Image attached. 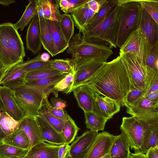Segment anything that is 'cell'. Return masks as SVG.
Listing matches in <instances>:
<instances>
[{
  "label": "cell",
  "mask_w": 158,
  "mask_h": 158,
  "mask_svg": "<svg viewBox=\"0 0 158 158\" xmlns=\"http://www.w3.org/2000/svg\"><path fill=\"white\" fill-rule=\"evenodd\" d=\"M38 0V6L37 14L40 20L45 19L44 15V11L43 6L42 0Z\"/></svg>",
  "instance_id": "obj_54"
},
{
  "label": "cell",
  "mask_w": 158,
  "mask_h": 158,
  "mask_svg": "<svg viewBox=\"0 0 158 158\" xmlns=\"http://www.w3.org/2000/svg\"><path fill=\"white\" fill-rule=\"evenodd\" d=\"M146 126L140 120L133 116L123 117L120 127L122 133L131 149L139 151L142 144Z\"/></svg>",
  "instance_id": "obj_10"
},
{
  "label": "cell",
  "mask_w": 158,
  "mask_h": 158,
  "mask_svg": "<svg viewBox=\"0 0 158 158\" xmlns=\"http://www.w3.org/2000/svg\"><path fill=\"white\" fill-rule=\"evenodd\" d=\"M28 150L0 143V158H22L27 154Z\"/></svg>",
  "instance_id": "obj_36"
},
{
  "label": "cell",
  "mask_w": 158,
  "mask_h": 158,
  "mask_svg": "<svg viewBox=\"0 0 158 158\" xmlns=\"http://www.w3.org/2000/svg\"><path fill=\"white\" fill-rule=\"evenodd\" d=\"M23 43L18 30L10 22L0 24V64L3 67L23 62Z\"/></svg>",
  "instance_id": "obj_2"
},
{
  "label": "cell",
  "mask_w": 158,
  "mask_h": 158,
  "mask_svg": "<svg viewBox=\"0 0 158 158\" xmlns=\"http://www.w3.org/2000/svg\"><path fill=\"white\" fill-rule=\"evenodd\" d=\"M39 54L34 58L23 62L21 65L23 70L27 73L52 68L50 64L52 60L48 61H42Z\"/></svg>",
  "instance_id": "obj_34"
},
{
  "label": "cell",
  "mask_w": 158,
  "mask_h": 158,
  "mask_svg": "<svg viewBox=\"0 0 158 158\" xmlns=\"http://www.w3.org/2000/svg\"><path fill=\"white\" fill-rule=\"evenodd\" d=\"M0 125L2 131L6 136L18 128L19 122L14 120L6 111H3L0 115Z\"/></svg>",
  "instance_id": "obj_38"
},
{
  "label": "cell",
  "mask_w": 158,
  "mask_h": 158,
  "mask_svg": "<svg viewBox=\"0 0 158 158\" xmlns=\"http://www.w3.org/2000/svg\"><path fill=\"white\" fill-rule=\"evenodd\" d=\"M59 23L62 32L69 43L73 35L74 30V23L71 15L65 13L62 14Z\"/></svg>",
  "instance_id": "obj_35"
},
{
  "label": "cell",
  "mask_w": 158,
  "mask_h": 158,
  "mask_svg": "<svg viewBox=\"0 0 158 158\" xmlns=\"http://www.w3.org/2000/svg\"><path fill=\"white\" fill-rule=\"evenodd\" d=\"M67 74L63 73L41 79L26 81L23 86L18 89H26L31 92L43 101L44 106L48 109L51 106L48 100L49 95L52 93L56 97H57V92L54 90V86Z\"/></svg>",
  "instance_id": "obj_6"
},
{
  "label": "cell",
  "mask_w": 158,
  "mask_h": 158,
  "mask_svg": "<svg viewBox=\"0 0 158 158\" xmlns=\"http://www.w3.org/2000/svg\"><path fill=\"white\" fill-rule=\"evenodd\" d=\"M67 52L72 56L84 58H94L107 62L113 54L109 47L91 43L85 40L79 32L72 37L69 44Z\"/></svg>",
  "instance_id": "obj_5"
},
{
  "label": "cell",
  "mask_w": 158,
  "mask_h": 158,
  "mask_svg": "<svg viewBox=\"0 0 158 158\" xmlns=\"http://www.w3.org/2000/svg\"><path fill=\"white\" fill-rule=\"evenodd\" d=\"M87 2L70 13L75 26L81 34L85 31L96 14L89 7Z\"/></svg>",
  "instance_id": "obj_20"
},
{
  "label": "cell",
  "mask_w": 158,
  "mask_h": 158,
  "mask_svg": "<svg viewBox=\"0 0 158 158\" xmlns=\"http://www.w3.org/2000/svg\"><path fill=\"white\" fill-rule=\"evenodd\" d=\"M119 54L130 77L131 89H137L144 92L147 65L133 54L119 52Z\"/></svg>",
  "instance_id": "obj_7"
},
{
  "label": "cell",
  "mask_w": 158,
  "mask_h": 158,
  "mask_svg": "<svg viewBox=\"0 0 158 158\" xmlns=\"http://www.w3.org/2000/svg\"><path fill=\"white\" fill-rule=\"evenodd\" d=\"M139 27L152 48L158 43V24L143 7Z\"/></svg>",
  "instance_id": "obj_18"
},
{
  "label": "cell",
  "mask_w": 158,
  "mask_h": 158,
  "mask_svg": "<svg viewBox=\"0 0 158 158\" xmlns=\"http://www.w3.org/2000/svg\"><path fill=\"white\" fill-rule=\"evenodd\" d=\"M83 85L118 102H123L132 85L127 71L119 56L103 65Z\"/></svg>",
  "instance_id": "obj_1"
},
{
  "label": "cell",
  "mask_w": 158,
  "mask_h": 158,
  "mask_svg": "<svg viewBox=\"0 0 158 158\" xmlns=\"http://www.w3.org/2000/svg\"><path fill=\"white\" fill-rule=\"evenodd\" d=\"M87 150L84 151L73 158L68 157L67 158H85Z\"/></svg>",
  "instance_id": "obj_60"
},
{
  "label": "cell",
  "mask_w": 158,
  "mask_h": 158,
  "mask_svg": "<svg viewBox=\"0 0 158 158\" xmlns=\"http://www.w3.org/2000/svg\"><path fill=\"white\" fill-rule=\"evenodd\" d=\"M118 9L117 5L101 23L91 30L85 31L82 35L83 39L91 43L111 48H116Z\"/></svg>",
  "instance_id": "obj_4"
},
{
  "label": "cell",
  "mask_w": 158,
  "mask_h": 158,
  "mask_svg": "<svg viewBox=\"0 0 158 158\" xmlns=\"http://www.w3.org/2000/svg\"><path fill=\"white\" fill-rule=\"evenodd\" d=\"M59 6L61 10L65 14H68L69 9V3L68 0H58Z\"/></svg>",
  "instance_id": "obj_53"
},
{
  "label": "cell",
  "mask_w": 158,
  "mask_h": 158,
  "mask_svg": "<svg viewBox=\"0 0 158 158\" xmlns=\"http://www.w3.org/2000/svg\"><path fill=\"white\" fill-rule=\"evenodd\" d=\"M42 45L53 56V44L51 34L48 30L45 19L40 20Z\"/></svg>",
  "instance_id": "obj_37"
},
{
  "label": "cell",
  "mask_w": 158,
  "mask_h": 158,
  "mask_svg": "<svg viewBox=\"0 0 158 158\" xmlns=\"http://www.w3.org/2000/svg\"><path fill=\"white\" fill-rule=\"evenodd\" d=\"M100 158H110L108 154H107L105 156Z\"/></svg>",
  "instance_id": "obj_61"
},
{
  "label": "cell",
  "mask_w": 158,
  "mask_h": 158,
  "mask_svg": "<svg viewBox=\"0 0 158 158\" xmlns=\"http://www.w3.org/2000/svg\"><path fill=\"white\" fill-rule=\"evenodd\" d=\"M14 66L3 67L0 69V86L2 78Z\"/></svg>",
  "instance_id": "obj_57"
},
{
  "label": "cell",
  "mask_w": 158,
  "mask_h": 158,
  "mask_svg": "<svg viewBox=\"0 0 158 158\" xmlns=\"http://www.w3.org/2000/svg\"><path fill=\"white\" fill-rule=\"evenodd\" d=\"M0 98L6 112L14 120L19 122L25 116L15 101L14 91L0 85Z\"/></svg>",
  "instance_id": "obj_16"
},
{
  "label": "cell",
  "mask_w": 158,
  "mask_h": 158,
  "mask_svg": "<svg viewBox=\"0 0 158 158\" xmlns=\"http://www.w3.org/2000/svg\"><path fill=\"white\" fill-rule=\"evenodd\" d=\"M15 2V1L14 0H0V4L4 6H8Z\"/></svg>",
  "instance_id": "obj_58"
},
{
  "label": "cell",
  "mask_w": 158,
  "mask_h": 158,
  "mask_svg": "<svg viewBox=\"0 0 158 158\" xmlns=\"http://www.w3.org/2000/svg\"><path fill=\"white\" fill-rule=\"evenodd\" d=\"M80 128L68 114L64 119L63 128L61 134L65 143L69 144L74 140Z\"/></svg>",
  "instance_id": "obj_31"
},
{
  "label": "cell",
  "mask_w": 158,
  "mask_h": 158,
  "mask_svg": "<svg viewBox=\"0 0 158 158\" xmlns=\"http://www.w3.org/2000/svg\"><path fill=\"white\" fill-rule=\"evenodd\" d=\"M75 73V67L72 72L67 74L64 78L55 84L54 87V90L57 92H62L66 94H70Z\"/></svg>",
  "instance_id": "obj_41"
},
{
  "label": "cell",
  "mask_w": 158,
  "mask_h": 158,
  "mask_svg": "<svg viewBox=\"0 0 158 158\" xmlns=\"http://www.w3.org/2000/svg\"><path fill=\"white\" fill-rule=\"evenodd\" d=\"M47 110L52 115L61 119H65L68 114L63 109L53 107L51 106Z\"/></svg>",
  "instance_id": "obj_47"
},
{
  "label": "cell",
  "mask_w": 158,
  "mask_h": 158,
  "mask_svg": "<svg viewBox=\"0 0 158 158\" xmlns=\"http://www.w3.org/2000/svg\"><path fill=\"white\" fill-rule=\"evenodd\" d=\"M14 96L25 116L35 118L40 115L44 103L33 93L26 89H18L14 91Z\"/></svg>",
  "instance_id": "obj_12"
},
{
  "label": "cell",
  "mask_w": 158,
  "mask_h": 158,
  "mask_svg": "<svg viewBox=\"0 0 158 158\" xmlns=\"http://www.w3.org/2000/svg\"><path fill=\"white\" fill-rule=\"evenodd\" d=\"M106 1V0H89L87 4L91 10L97 13Z\"/></svg>",
  "instance_id": "obj_46"
},
{
  "label": "cell",
  "mask_w": 158,
  "mask_h": 158,
  "mask_svg": "<svg viewBox=\"0 0 158 158\" xmlns=\"http://www.w3.org/2000/svg\"><path fill=\"white\" fill-rule=\"evenodd\" d=\"M46 20L53 43V56H54L63 52L67 49L69 43L66 40L62 32L59 22Z\"/></svg>",
  "instance_id": "obj_21"
},
{
  "label": "cell",
  "mask_w": 158,
  "mask_h": 158,
  "mask_svg": "<svg viewBox=\"0 0 158 158\" xmlns=\"http://www.w3.org/2000/svg\"><path fill=\"white\" fill-rule=\"evenodd\" d=\"M18 128L23 130L27 136L29 141V149L43 141L41 132L35 118L24 117L19 121Z\"/></svg>",
  "instance_id": "obj_17"
},
{
  "label": "cell",
  "mask_w": 158,
  "mask_h": 158,
  "mask_svg": "<svg viewBox=\"0 0 158 158\" xmlns=\"http://www.w3.org/2000/svg\"><path fill=\"white\" fill-rule=\"evenodd\" d=\"M38 6V0L29 1L20 19L16 23L13 24L14 27L17 30L19 29L22 31L24 30L34 15L37 13Z\"/></svg>",
  "instance_id": "obj_29"
},
{
  "label": "cell",
  "mask_w": 158,
  "mask_h": 158,
  "mask_svg": "<svg viewBox=\"0 0 158 158\" xmlns=\"http://www.w3.org/2000/svg\"><path fill=\"white\" fill-rule=\"evenodd\" d=\"M72 59L75 64V73L70 93L77 88L83 85L105 63L94 58L72 56Z\"/></svg>",
  "instance_id": "obj_9"
},
{
  "label": "cell",
  "mask_w": 158,
  "mask_h": 158,
  "mask_svg": "<svg viewBox=\"0 0 158 158\" xmlns=\"http://www.w3.org/2000/svg\"><path fill=\"white\" fill-rule=\"evenodd\" d=\"M130 148L128 142L121 133L117 135L108 154L110 158H129Z\"/></svg>",
  "instance_id": "obj_27"
},
{
  "label": "cell",
  "mask_w": 158,
  "mask_h": 158,
  "mask_svg": "<svg viewBox=\"0 0 158 158\" xmlns=\"http://www.w3.org/2000/svg\"><path fill=\"white\" fill-rule=\"evenodd\" d=\"M3 111H6L4 106L0 98V115L1 113ZM6 135L2 131L0 125V143H2L3 138L6 136Z\"/></svg>",
  "instance_id": "obj_56"
},
{
  "label": "cell",
  "mask_w": 158,
  "mask_h": 158,
  "mask_svg": "<svg viewBox=\"0 0 158 158\" xmlns=\"http://www.w3.org/2000/svg\"><path fill=\"white\" fill-rule=\"evenodd\" d=\"M78 106L84 112L92 111L95 92L86 85H82L73 91Z\"/></svg>",
  "instance_id": "obj_22"
},
{
  "label": "cell",
  "mask_w": 158,
  "mask_h": 158,
  "mask_svg": "<svg viewBox=\"0 0 158 158\" xmlns=\"http://www.w3.org/2000/svg\"><path fill=\"white\" fill-rule=\"evenodd\" d=\"M51 67L63 73L68 74L75 69V64L73 60L70 59L52 60Z\"/></svg>",
  "instance_id": "obj_39"
},
{
  "label": "cell",
  "mask_w": 158,
  "mask_h": 158,
  "mask_svg": "<svg viewBox=\"0 0 158 158\" xmlns=\"http://www.w3.org/2000/svg\"><path fill=\"white\" fill-rule=\"evenodd\" d=\"M3 67L0 64V69H1Z\"/></svg>",
  "instance_id": "obj_62"
},
{
  "label": "cell",
  "mask_w": 158,
  "mask_h": 158,
  "mask_svg": "<svg viewBox=\"0 0 158 158\" xmlns=\"http://www.w3.org/2000/svg\"><path fill=\"white\" fill-rule=\"evenodd\" d=\"M158 147V122L148 124L146 127L139 151L146 154L150 148Z\"/></svg>",
  "instance_id": "obj_26"
},
{
  "label": "cell",
  "mask_w": 158,
  "mask_h": 158,
  "mask_svg": "<svg viewBox=\"0 0 158 158\" xmlns=\"http://www.w3.org/2000/svg\"><path fill=\"white\" fill-rule=\"evenodd\" d=\"M145 154L147 158H158V147L149 149Z\"/></svg>",
  "instance_id": "obj_51"
},
{
  "label": "cell",
  "mask_w": 158,
  "mask_h": 158,
  "mask_svg": "<svg viewBox=\"0 0 158 158\" xmlns=\"http://www.w3.org/2000/svg\"><path fill=\"white\" fill-rule=\"evenodd\" d=\"M60 146L43 141L29 149L27 154L22 158H58Z\"/></svg>",
  "instance_id": "obj_23"
},
{
  "label": "cell",
  "mask_w": 158,
  "mask_h": 158,
  "mask_svg": "<svg viewBox=\"0 0 158 158\" xmlns=\"http://www.w3.org/2000/svg\"><path fill=\"white\" fill-rule=\"evenodd\" d=\"M40 58L42 61H46L49 60L50 56L48 53L44 52L40 54Z\"/></svg>",
  "instance_id": "obj_59"
},
{
  "label": "cell",
  "mask_w": 158,
  "mask_h": 158,
  "mask_svg": "<svg viewBox=\"0 0 158 158\" xmlns=\"http://www.w3.org/2000/svg\"><path fill=\"white\" fill-rule=\"evenodd\" d=\"M44 18L59 22L62 14L59 10L58 0H42Z\"/></svg>",
  "instance_id": "obj_33"
},
{
  "label": "cell",
  "mask_w": 158,
  "mask_h": 158,
  "mask_svg": "<svg viewBox=\"0 0 158 158\" xmlns=\"http://www.w3.org/2000/svg\"><path fill=\"white\" fill-rule=\"evenodd\" d=\"M117 137L106 131L98 133L88 149L85 158H100L108 154Z\"/></svg>",
  "instance_id": "obj_13"
},
{
  "label": "cell",
  "mask_w": 158,
  "mask_h": 158,
  "mask_svg": "<svg viewBox=\"0 0 158 158\" xmlns=\"http://www.w3.org/2000/svg\"><path fill=\"white\" fill-rule=\"evenodd\" d=\"M118 0H106L96 14L91 23L86 27L85 31L91 30L103 21L117 5Z\"/></svg>",
  "instance_id": "obj_32"
},
{
  "label": "cell",
  "mask_w": 158,
  "mask_h": 158,
  "mask_svg": "<svg viewBox=\"0 0 158 158\" xmlns=\"http://www.w3.org/2000/svg\"><path fill=\"white\" fill-rule=\"evenodd\" d=\"M116 45L119 48L133 31L139 27L142 7L136 0H118Z\"/></svg>",
  "instance_id": "obj_3"
},
{
  "label": "cell",
  "mask_w": 158,
  "mask_h": 158,
  "mask_svg": "<svg viewBox=\"0 0 158 158\" xmlns=\"http://www.w3.org/2000/svg\"><path fill=\"white\" fill-rule=\"evenodd\" d=\"M129 158H147L145 154L140 151H136L134 153L130 152Z\"/></svg>",
  "instance_id": "obj_55"
},
{
  "label": "cell",
  "mask_w": 158,
  "mask_h": 158,
  "mask_svg": "<svg viewBox=\"0 0 158 158\" xmlns=\"http://www.w3.org/2000/svg\"><path fill=\"white\" fill-rule=\"evenodd\" d=\"M69 9L68 14L86 3L89 0H68Z\"/></svg>",
  "instance_id": "obj_48"
},
{
  "label": "cell",
  "mask_w": 158,
  "mask_h": 158,
  "mask_svg": "<svg viewBox=\"0 0 158 158\" xmlns=\"http://www.w3.org/2000/svg\"><path fill=\"white\" fill-rule=\"evenodd\" d=\"M21 64L13 67L5 75L1 80V85L13 91L24 85L27 73L23 69Z\"/></svg>",
  "instance_id": "obj_19"
},
{
  "label": "cell",
  "mask_w": 158,
  "mask_h": 158,
  "mask_svg": "<svg viewBox=\"0 0 158 158\" xmlns=\"http://www.w3.org/2000/svg\"><path fill=\"white\" fill-rule=\"evenodd\" d=\"M63 74L60 72L52 68L27 73L26 81H35Z\"/></svg>",
  "instance_id": "obj_40"
},
{
  "label": "cell",
  "mask_w": 158,
  "mask_h": 158,
  "mask_svg": "<svg viewBox=\"0 0 158 158\" xmlns=\"http://www.w3.org/2000/svg\"><path fill=\"white\" fill-rule=\"evenodd\" d=\"M2 143L19 148L29 150L28 138L23 130L19 128L5 136L2 139Z\"/></svg>",
  "instance_id": "obj_28"
},
{
  "label": "cell",
  "mask_w": 158,
  "mask_h": 158,
  "mask_svg": "<svg viewBox=\"0 0 158 158\" xmlns=\"http://www.w3.org/2000/svg\"><path fill=\"white\" fill-rule=\"evenodd\" d=\"M27 49L34 55L38 53L42 46L40 20L37 14L33 18L27 30Z\"/></svg>",
  "instance_id": "obj_15"
},
{
  "label": "cell",
  "mask_w": 158,
  "mask_h": 158,
  "mask_svg": "<svg viewBox=\"0 0 158 158\" xmlns=\"http://www.w3.org/2000/svg\"><path fill=\"white\" fill-rule=\"evenodd\" d=\"M70 149V145L65 143L61 146L58 151V158H67Z\"/></svg>",
  "instance_id": "obj_50"
},
{
  "label": "cell",
  "mask_w": 158,
  "mask_h": 158,
  "mask_svg": "<svg viewBox=\"0 0 158 158\" xmlns=\"http://www.w3.org/2000/svg\"><path fill=\"white\" fill-rule=\"evenodd\" d=\"M126 112L141 121L146 127L158 122V103L151 102L143 97L126 107Z\"/></svg>",
  "instance_id": "obj_11"
},
{
  "label": "cell",
  "mask_w": 158,
  "mask_h": 158,
  "mask_svg": "<svg viewBox=\"0 0 158 158\" xmlns=\"http://www.w3.org/2000/svg\"><path fill=\"white\" fill-rule=\"evenodd\" d=\"M152 48L139 27L128 36L120 48L119 52L133 54L146 64Z\"/></svg>",
  "instance_id": "obj_8"
},
{
  "label": "cell",
  "mask_w": 158,
  "mask_h": 158,
  "mask_svg": "<svg viewBox=\"0 0 158 158\" xmlns=\"http://www.w3.org/2000/svg\"><path fill=\"white\" fill-rule=\"evenodd\" d=\"M158 24V1L136 0Z\"/></svg>",
  "instance_id": "obj_42"
},
{
  "label": "cell",
  "mask_w": 158,
  "mask_h": 158,
  "mask_svg": "<svg viewBox=\"0 0 158 158\" xmlns=\"http://www.w3.org/2000/svg\"><path fill=\"white\" fill-rule=\"evenodd\" d=\"M39 125L43 141L61 146L65 143L61 134L56 131L40 115L35 117Z\"/></svg>",
  "instance_id": "obj_24"
},
{
  "label": "cell",
  "mask_w": 158,
  "mask_h": 158,
  "mask_svg": "<svg viewBox=\"0 0 158 158\" xmlns=\"http://www.w3.org/2000/svg\"><path fill=\"white\" fill-rule=\"evenodd\" d=\"M53 128L60 134L64 125V119H61L50 114L47 110L40 112V114Z\"/></svg>",
  "instance_id": "obj_43"
},
{
  "label": "cell",
  "mask_w": 158,
  "mask_h": 158,
  "mask_svg": "<svg viewBox=\"0 0 158 158\" xmlns=\"http://www.w3.org/2000/svg\"><path fill=\"white\" fill-rule=\"evenodd\" d=\"M158 43L153 47L148 57L146 64L149 67L158 71Z\"/></svg>",
  "instance_id": "obj_45"
},
{
  "label": "cell",
  "mask_w": 158,
  "mask_h": 158,
  "mask_svg": "<svg viewBox=\"0 0 158 158\" xmlns=\"http://www.w3.org/2000/svg\"><path fill=\"white\" fill-rule=\"evenodd\" d=\"M51 101V106L53 107L64 109L67 106V102L60 98H52Z\"/></svg>",
  "instance_id": "obj_49"
},
{
  "label": "cell",
  "mask_w": 158,
  "mask_h": 158,
  "mask_svg": "<svg viewBox=\"0 0 158 158\" xmlns=\"http://www.w3.org/2000/svg\"><path fill=\"white\" fill-rule=\"evenodd\" d=\"M144 95L143 91L135 88L131 89L125 98L123 102V106L126 107L131 105L143 97Z\"/></svg>",
  "instance_id": "obj_44"
},
{
  "label": "cell",
  "mask_w": 158,
  "mask_h": 158,
  "mask_svg": "<svg viewBox=\"0 0 158 158\" xmlns=\"http://www.w3.org/2000/svg\"><path fill=\"white\" fill-rule=\"evenodd\" d=\"M144 97L151 102L158 103V91L152 92Z\"/></svg>",
  "instance_id": "obj_52"
},
{
  "label": "cell",
  "mask_w": 158,
  "mask_h": 158,
  "mask_svg": "<svg viewBox=\"0 0 158 158\" xmlns=\"http://www.w3.org/2000/svg\"><path fill=\"white\" fill-rule=\"evenodd\" d=\"M98 134L97 131L86 130L81 135L77 137L70 145L68 157L73 158L88 150Z\"/></svg>",
  "instance_id": "obj_25"
},
{
  "label": "cell",
  "mask_w": 158,
  "mask_h": 158,
  "mask_svg": "<svg viewBox=\"0 0 158 158\" xmlns=\"http://www.w3.org/2000/svg\"><path fill=\"white\" fill-rule=\"evenodd\" d=\"M121 106L117 101L95 92L92 111L110 119L119 111Z\"/></svg>",
  "instance_id": "obj_14"
},
{
  "label": "cell",
  "mask_w": 158,
  "mask_h": 158,
  "mask_svg": "<svg viewBox=\"0 0 158 158\" xmlns=\"http://www.w3.org/2000/svg\"><path fill=\"white\" fill-rule=\"evenodd\" d=\"M85 123L89 130L98 132L103 131L109 119L93 111L84 112Z\"/></svg>",
  "instance_id": "obj_30"
}]
</instances>
